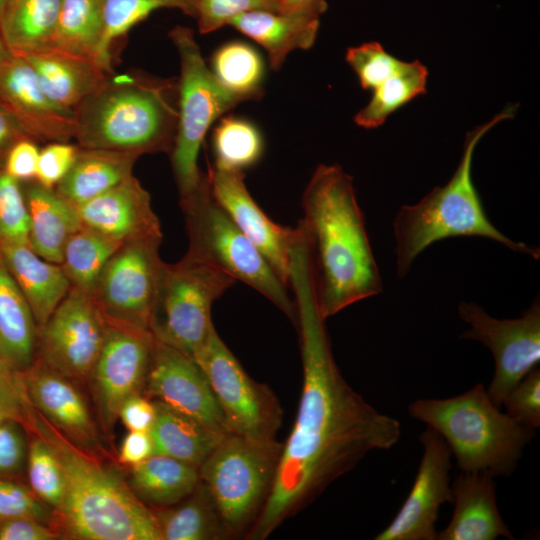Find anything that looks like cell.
I'll list each match as a JSON object with an SVG mask.
<instances>
[{
	"instance_id": "9c48e42d",
	"label": "cell",
	"mask_w": 540,
	"mask_h": 540,
	"mask_svg": "<svg viewBox=\"0 0 540 540\" xmlns=\"http://www.w3.org/2000/svg\"><path fill=\"white\" fill-rule=\"evenodd\" d=\"M235 282L187 255L174 264L164 262L149 330L156 340L193 358L214 328L213 303Z\"/></svg>"
},
{
	"instance_id": "603a6c76",
	"label": "cell",
	"mask_w": 540,
	"mask_h": 540,
	"mask_svg": "<svg viewBox=\"0 0 540 540\" xmlns=\"http://www.w3.org/2000/svg\"><path fill=\"white\" fill-rule=\"evenodd\" d=\"M20 56L32 67L44 92L60 106L73 111L113 74L92 59L53 48Z\"/></svg>"
},
{
	"instance_id": "836d02e7",
	"label": "cell",
	"mask_w": 540,
	"mask_h": 540,
	"mask_svg": "<svg viewBox=\"0 0 540 540\" xmlns=\"http://www.w3.org/2000/svg\"><path fill=\"white\" fill-rule=\"evenodd\" d=\"M428 70L420 61H405L401 69L372 91L368 104L358 111L355 123L365 129L382 126L395 111L426 93Z\"/></svg>"
},
{
	"instance_id": "11a10c76",
	"label": "cell",
	"mask_w": 540,
	"mask_h": 540,
	"mask_svg": "<svg viewBox=\"0 0 540 540\" xmlns=\"http://www.w3.org/2000/svg\"><path fill=\"white\" fill-rule=\"evenodd\" d=\"M11 51L9 50L8 46L6 45L3 36L0 31V64L8 57L10 56Z\"/></svg>"
},
{
	"instance_id": "f6af8a7d",
	"label": "cell",
	"mask_w": 540,
	"mask_h": 540,
	"mask_svg": "<svg viewBox=\"0 0 540 540\" xmlns=\"http://www.w3.org/2000/svg\"><path fill=\"white\" fill-rule=\"evenodd\" d=\"M30 407L22 372L0 358V424L15 420L24 426Z\"/></svg>"
},
{
	"instance_id": "484cf974",
	"label": "cell",
	"mask_w": 540,
	"mask_h": 540,
	"mask_svg": "<svg viewBox=\"0 0 540 540\" xmlns=\"http://www.w3.org/2000/svg\"><path fill=\"white\" fill-rule=\"evenodd\" d=\"M229 25L261 45L267 52L270 67L278 71L291 52L314 45L320 20L256 10L234 17Z\"/></svg>"
},
{
	"instance_id": "d4e9b609",
	"label": "cell",
	"mask_w": 540,
	"mask_h": 540,
	"mask_svg": "<svg viewBox=\"0 0 540 540\" xmlns=\"http://www.w3.org/2000/svg\"><path fill=\"white\" fill-rule=\"evenodd\" d=\"M0 253L39 329L70 291V281L60 264L41 258L28 244L0 246Z\"/></svg>"
},
{
	"instance_id": "2e32d148",
	"label": "cell",
	"mask_w": 540,
	"mask_h": 540,
	"mask_svg": "<svg viewBox=\"0 0 540 540\" xmlns=\"http://www.w3.org/2000/svg\"><path fill=\"white\" fill-rule=\"evenodd\" d=\"M422 458L401 508L375 540H436L440 507L452 503L451 451L444 439L427 427L419 437Z\"/></svg>"
},
{
	"instance_id": "f1b7e54d",
	"label": "cell",
	"mask_w": 540,
	"mask_h": 540,
	"mask_svg": "<svg viewBox=\"0 0 540 540\" xmlns=\"http://www.w3.org/2000/svg\"><path fill=\"white\" fill-rule=\"evenodd\" d=\"M201 482L199 468L164 454L130 467L127 483L147 506L163 508L188 497Z\"/></svg>"
},
{
	"instance_id": "30bf717a",
	"label": "cell",
	"mask_w": 540,
	"mask_h": 540,
	"mask_svg": "<svg viewBox=\"0 0 540 540\" xmlns=\"http://www.w3.org/2000/svg\"><path fill=\"white\" fill-rule=\"evenodd\" d=\"M227 434L199 467L228 534L257 517L272 485L280 450Z\"/></svg>"
},
{
	"instance_id": "7c38bea8",
	"label": "cell",
	"mask_w": 540,
	"mask_h": 540,
	"mask_svg": "<svg viewBox=\"0 0 540 540\" xmlns=\"http://www.w3.org/2000/svg\"><path fill=\"white\" fill-rule=\"evenodd\" d=\"M459 317L469 326L460 335L487 347L495 370L487 393L501 407L505 397L540 362L539 296L515 319H498L474 302H461Z\"/></svg>"
},
{
	"instance_id": "5b68a950",
	"label": "cell",
	"mask_w": 540,
	"mask_h": 540,
	"mask_svg": "<svg viewBox=\"0 0 540 540\" xmlns=\"http://www.w3.org/2000/svg\"><path fill=\"white\" fill-rule=\"evenodd\" d=\"M515 105L506 106L465 137L459 164L450 180L434 187L419 202L404 205L393 220L396 271L404 277L415 259L435 242L460 236L492 240L519 254L539 259L540 251L501 233L489 220L472 177V164L480 140L498 123L511 119Z\"/></svg>"
},
{
	"instance_id": "d6986e66",
	"label": "cell",
	"mask_w": 540,
	"mask_h": 540,
	"mask_svg": "<svg viewBox=\"0 0 540 540\" xmlns=\"http://www.w3.org/2000/svg\"><path fill=\"white\" fill-rule=\"evenodd\" d=\"M206 175L214 198L289 287L290 248L295 228L281 226L265 214L249 193L243 171L209 163Z\"/></svg>"
},
{
	"instance_id": "1f68e13d",
	"label": "cell",
	"mask_w": 540,
	"mask_h": 540,
	"mask_svg": "<svg viewBox=\"0 0 540 540\" xmlns=\"http://www.w3.org/2000/svg\"><path fill=\"white\" fill-rule=\"evenodd\" d=\"M103 33L101 0H62L51 48L92 59L113 72L103 56Z\"/></svg>"
},
{
	"instance_id": "9a60e30c",
	"label": "cell",
	"mask_w": 540,
	"mask_h": 540,
	"mask_svg": "<svg viewBox=\"0 0 540 540\" xmlns=\"http://www.w3.org/2000/svg\"><path fill=\"white\" fill-rule=\"evenodd\" d=\"M154 345L150 330L107 321L105 340L89 379L105 435L112 433L122 403L143 391Z\"/></svg>"
},
{
	"instance_id": "ac0fdd59",
	"label": "cell",
	"mask_w": 540,
	"mask_h": 540,
	"mask_svg": "<svg viewBox=\"0 0 540 540\" xmlns=\"http://www.w3.org/2000/svg\"><path fill=\"white\" fill-rule=\"evenodd\" d=\"M27 397L66 440L91 455L107 454L100 431L77 381L36 358L22 372Z\"/></svg>"
},
{
	"instance_id": "9f6ffc18",
	"label": "cell",
	"mask_w": 540,
	"mask_h": 540,
	"mask_svg": "<svg viewBox=\"0 0 540 540\" xmlns=\"http://www.w3.org/2000/svg\"><path fill=\"white\" fill-rule=\"evenodd\" d=\"M8 0H0V18L3 14V11L5 9V6L7 4Z\"/></svg>"
},
{
	"instance_id": "8992f818",
	"label": "cell",
	"mask_w": 540,
	"mask_h": 540,
	"mask_svg": "<svg viewBox=\"0 0 540 540\" xmlns=\"http://www.w3.org/2000/svg\"><path fill=\"white\" fill-rule=\"evenodd\" d=\"M408 412L444 439L461 472L508 476L535 435L502 413L482 383L450 398L415 400Z\"/></svg>"
},
{
	"instance_id": "e575fe53",
	"label": "cell",
	"mask_w": 540,
	"mask_h": 540,
	"mask_svg": "<svg viewBox=\"0 0 540 540\" xmlns=\"http://www.w3.org/2000/svg\"><path fill=\"white\" fill-rule=\"evenodd\" d=\"M210 69L218 81L243 102L262 97L264 62L251 45L242 41L221 45L211 58Z\"/></svg>"
},
{
	"instance_id": "db71d44e",
	"label": "cell",
	"mask_w": 540,
	"mask_h": 540,
	"mask_svg": "<svg viewBox=\"0 0 540 540\" xmlns=\"http://www.w3.org/2000/svg\"><path fill=\"white\" fill-rule=\"evenodd\" d=\"M280 12L319 19L328 8L326 0H280Z\"/></svg>"
},
{
	"instance_id": "ba28073f",
	"label": "cell",
	"mask_w": 540,
	"mask_h": 540,
	"mask_svg": "<svg viewBox=\"0 0 540 540\" xmlns=\"http://www.w3.org/2000/svg\"><path fill=\"white\" fill-rule=\"evenodd\" d=\"M168 36L180 61L178 123L169 156L181 199L197 191L206 180L198 156L210 127L243 101L227 90L206 65L191 28L176 26Z\"/></svg>"
},
{
	"instance_id": "f5cc1de1",
	"label": "cell",
	"mask_w": 540,
	"mask_h": 540,
	"mask_svg": "<svg viewBox=\"0 0 540 540\" xmlns=\"http://www.w3.org/2000/svg\"><path fill=\"white\" fill-rule=\"evenodd\" d=\"M24 139H31V137L0 102V166H4L11 148Z\"/></svg>"
},
{
	"instance_id": "bcb514c9",
	"label": "cell",
	"mask_w": 540,
	"mask_h": 540,
	"mask_svg": "<svg viewBox=\"0 0 540 540\" xmlns=\"http://www.w3.org/2000/svg\"><path fill=\"white\" fill-rule=\"evenodd\" d=\"M79 146L69 142H50L40 150L36 181L54 189L72 167Z\"/></svg>"
},
{
	"instance_id": "d6a6232c",
	"label": "cell",
	"mask_w": 540,
	"mask_h": 540,
	"mask_svg": "<svg viewBox=\"0 0 540 540\" xmlns=\"http://www.w3.org/2000/svg\"><path fill=\"white\" fill-rule=\"evenodd\" d=\"M152 510L162 540H213L228 534L202 482L182 501Z\"/></svg>"
},
{
	"instance_id": "44dd1931",
	"label": "cell",
	"mask_w": 540,
	"mask_h": 540,
	"mask_svg": "<svg viewBox=\"0 0 540 540\" xmlns=\"http://www.w3.org/2000/svg\"><path fill=\"white\" fill-rule=\"evenodd\" d=\"M82 226L120 243L162 239L148 191L131 175L105 193L75 205Z\"/></svg>"
},
{
	"instance_id": "8d00e7d4",
	"label": "cell",
	"mask_w": 540,
	"mask_h": 540,
	"mask_svg": "<svg viewBox=\"0 0 540 540\" xmlns=\"http://www.w3.org/2000/svg\"><path fill=\"white\" fill-rule=\"evenodd\" d=\"M211 144L215 165L243 172L257 164L264 152L259 129L247 119L232 115L219 120Z\"/></svg>"
},
{
	"instance_id": "74e56055",
	"label": "cell",
	"mask_w": 540,
	"mask_h": 540,
	"mask_svg": "<svg viewBox=\"0 0 540 540\" xmlns=\"http://www.w3.org/2000/svg\"><path fill=\"white\" fill-rule=\"evenodd\" d=\"M104 33L102 52L112 65V46L152 12L162 9H177L190 17H196L197 0H101Z\"/></svg>"
},
{
	"instance_id": "ee69618b",
	"label": "cell",
	"mask_w": 540,
	"mask_h": 540,
	"mask_svg": "<svg viewBox=\"0 0 540 540\" xmlns=\"http://www.w3.org/2000/svg\"><path fill=\"white\" fill-rule=\"evenodd\" d=\"M506 414L518 424L536 430L540 426V370L532 369L505 397Z\"/></svg>"
},
{
	"instance_id": "ffe728a7",
	"label": "cell",
	"mask_w": 540,
	"mask_h": 540,
	"mask_svg": "<svg viewBox=\"0 0 540 540\" xmlns=\"http://www.w3.org/2000/svg\"><path fill=\"white\" fill-rule=\"evenodd\" d=\"M0 102L37 143L74 138V111L53 101L29 63L12 52L0 64Z\"/></svg>"
},
{
	"instance_id": "8fae6325",
	"label": "cell",
	"mask_w": 540,
	"mask_h": 540,
	"mask_svg": "<svg viewBox=\"0 0 540 540\" xmlns=\"http://www.w3.org/2000/svg\"><path fill=\"white\" fill-rule=\"evenodd\" d=\"M222 412L228 434L265 447H279L282 410L275 394L253 380L219 337L215 327L193 356Z\"/></svg>"
},
{
	"instance_id": "4316f807",
	"label": "cell",
	"mask_w": 540,
	"mask_h": 540,
	"mask_svg": "<svg viewBox=\"0 0 540 540\" xmlns=\"http://www.w3.org/2000/svg\"><path fill=\"white\" fill-rule=\"evenodd\" d=\"M138 158L127 152L79 147L72 167L54 190L74 205L87 202L133 175Z\"/></svg>"
},
{
	"instance_id": "f546056e",
	"label": "cell",
	"mask_w": 540,
	"mask_h": 540,
	"mask_svg": "<svg viewBox=\"0 0 540 540\" xmlns=\"http://www.w3.org/2000/svg\"><path fill=\"white\" fill-rule=\"evenodd\" d=\"M154 403L156 419L149 432L155 454H164L199 468L227 435L161 402Z\"/></svg>"
},
{
	"instance_id": "f35d334b",
	"label": "cell",
	"mask_w": 540,
	"mask_h": 540,
	"mask_svg": "<svg viewBox=\"0 0 540 540\" xmlns=\"http://www.w3.org/2000/svg\"><path fill=\"white\" fill-rule=\"evenodd\" d=\"M27 452L28 481L32 492L56 512L62 505L65 478L62 466L48 442L31 432Z\"/></svg>"
},
{
	"instance_id": "f907efd6",
	"label": "cell",
	"mask_w": 540,
	"mask_h": 540,
	"mask_svg": "<svg viewBox=\"0 0 540 540\" xmlns=\"http://www.w3.org/2000/svg\"><path fill=\"white\" fill-rule=\"evenodd\" d=\"M118 419L129 431H150L156 419L155 403L142 393L131 395L120 406Z\"/></svg>"
},
{
	"instance_id": "816d5d0a",
	"label": "cell",
	"mask_w": 540,
	"mask_h": 540,
	"mask_svg": "<svg viewBox=\"0 0 540 540\" xmlns=\"http://www.w3.org/2000/svg\"><path fill=\"white\" fill-rule=\"evenodd\" d=\"M155 454L154 442L149 431H129L123 438L118 459L132 467Z\"/></svg>"
},
{
	"instance_id": "277c9868",
	"label": "cell",
	"mask_w": 540,
	"mask_h": 540,
	"mask_svg": "<svg viewBox=\"0 0 540 540\" xmlns=\"http://www.w3.org/2000/svg\"><path fill=\"white\" fill-rule=\"evenodd\" d=\"M81 148L170 154L178 123V78L140 71L109 77L74 110Z\"/></svg>"
},
{
	"instance_id": "7402d4cb",
	"label": "cell",
	"mask_w": 540,
	"mask_h": 540,
	"mask_svg": "<svg viewBox=\"0 0 540 540\" xmlns=\"http://www.w3.org/2000/svg\"><path fill=\"white\" fill-rule=\"evenodd\" d=\"M494 477L483 472H461L453 481L451 521L437 540L514 539L496 501Z\"/></svg>"
},
{
	"instance_id": "7bdbcfd3",
	"label": "cell",
	"mask_w": 540,
	"mask_h": 540,
	"mask_svg": "<svg viewBox=\"0 0 540 540\" xmlns=\"http://www.w3.org/2000/svg\"><path fill=\"white\" fill-rule=\"evenodd\" d=\"M31 489L8 480L0 479V522L31 517L55 527V514ZM56 528V527H55Z\"/></svg>"
},
{
	"instance_id": "3957f363",
	"label": "cell",
	"mask_w": 540,
	"mask_h": 540,
	"mask_svg": "<svg viewBox=\"0 0 540 540\" xmlns=\"http://www.w3.org/2000/svg\"><path fill=\"white\" fill-rule=\"evenodd\" d=\"M24 426L44 438L64 473L65 493L55 512L63 536L80 540H162L153 513L100 457L66 440L31 405ZM58 530V529H57Z\"/></svg>"
},
{
	"instance_id": "60d3db41",
	"label": "cell",
	"mask_w": 540,
	"mask_h": 540,
	"mask_svg": "<svg viewBox=\"0 0 540 540\" xmlns=\"http://www.w3.org/2000/svg\"><path fill=\"white\" fill-rule=\"evenodd\" d=\"M345 58L361 87L370 91L397 73L405 62L387 52L376 41L348 48Z\"/></svg>"
},
{
	"instance_id": "7a4b0ae2",
	"label": "cell",
	"mask_w": 540,
	"mask_h": 540,
	"mask_svg": "<svg viewBox=\"0 0 540 540\" xmlns=\"http://www.w3.org/2000/svg\"><path fill=\"white\" fill-rule=\"evenodd\" d=\"M317 305L327 318L378 295L383 282L357 202L353 178L338 164H319L302 195Z\"/></svg>"
},
{
	"instance_id": "4fadbf2b",
	"label": "cell",
	"mask_w": 540,
	"mask_h": 540,
	"mask_svg": "<svg viewBox=\"0 0 540 540\" xmlns=\"http://www.w3.org/2000/svg\"><path fill=\"white\" fill-rule=\"evenodd\" d=\"M162 239L123 243L102 269L91 296L106 321L149 330L163 261Z\"/></svg>"
},
{
	"instance_id": "4dcf8cb0",
	"label": "cell",
	"mask_w": 540,
	"mask_h": 540,
	"mask_svg": "<svg viewBox=\"0 0 540 540\" xmlns=\"http://www.w3.org/2000/svg\"><path fill=\"white\" fill-rule=\"evenodd\" d=\"M62 0H8L0 31L9 50L18 55L51 48Z\"/></svg>"
},
{
	"instance_id": "d590c367",
	"label": "cell",
	"mask_w": 540,
	"mask_h": 540,
	"mask_svg": "<svg viewBox=\"0 0 540 540\" xmlns=\"http://www.w3.org/2000/svg\"><path fill=\"white\" fill-rule=\"evenodd\" d=\"M121 245L85 226L72 234L60 264L71 287L91 294L105 264Z\"/></svg>"
},
{
	"instance_id": "b9f144b4",
	"label": "cell",
	"mask_w": 540,
	"mask_h": 540,
	"mask_svg": "<svg viewBox=\"0 0 540 540\" xmlns=\"http://www.w3.org/2000/svg\"><path fill=\"white\" fill-rule=\"evenodd\" d=\"M265 10L280 12V0H197L196 17L201 34L211 33L245 12Z\"/></svg>"
},
{
	"instance_id": "681fc988",
	"label": "cell",
	"mask_w": 540,
	"mask_h": 540,
	"mask_svg": "<svg viewBox=\"0 0 540 540\" xmlns=\"http://www.w3.org/2000/svg\"><path fill=\"white\" fill-rule=\"evenodd\" d=\"M62 536L55 527L31 517L0 522V540H54Z\"/></svg>"
},
{
	"instance_id": "e0dca14e",
	"label": "cell",
	"mask_w": 540,
	"mask_h": 540,
	"mask_svg": "<svg viewBox=\"0 0 540 540\" xmlns=\"http://www.w3.org/2000/svg\"><path fill=\"white\" fill-rule=\"evenodd\" d=\"M143 392L151 400L228 434L220 407L198 363L156 339Z\"/></svg>"
},
{
	"instance_id": "5bb4252c",
	"label": "cell",
	"mask_w": 540,
	"mask_h": 540,
	"mask_svg": "<svg viewBox=\"0 0 540 540\" xmlns=\"http://www.w3.org/2000/svg\"><path fill=\"white\" fill-rule=\"evenodd\" d=\"M107 321L91 294L71 287L38 329L37 357L77 381L87 382L101 352Z\"/></svg>"
},
{
	"instance_id": "cb8c5ba5",
	"label": "cell",
	"mask_w": 540,
	"mask_h": 540,
	"mask_svg": "<svg viewBox=\"0 0 540 540\" xmlns=\"http://www.w3.org/2000/svg\"><path fill=\"white\" fill-rule=\"evenodd\" d=\"M29 216L28 245L41 258L61 264L65 245L82 227L74 204L36 180L22 183Z\"/></svg>"
},
{
	"instance_id": "52a82bcc",
	"label": "cell",
	"mask_w": 540,
	"mask_h": 540,
	"mask_svg": "<svg viewBox=\"0 0 540 540\" xmlns=\"http://www.w3.org/2000/svg\"><path fill=\"white\" fill-rule=\"evenodd\" d=\"M179 203L188 236L185 255L252 287L296 324L288 287L214 198L207 175L201 187Z\"/></svg>"
},
{
	"instance_id": "7dc6e473",
	"label": "cell",
	"mask_w": 540,
	"mask_h": 540,
	"mask_svg": "<svg viewBox=\"0 0 540 540\" xmlns=\"http://www.w3.org/2000/svg\"><path fill=\"white\" fill-rule=\"evenodd\" d=\"M23 425L15 420L0 424V475L18 471L26 456Z\"/></svg>"
},
{
	"instance_id": "c3c4849f",
	"label": "cell",
	"mask_w": 540,
	"mask_h": 540,
	"mask_svg": "<svg viewBox=\"0 0 540 540\" xmlns=\"http://www.w3.org/2000/svg\"><path fill=\"white\" fill-rule=\"evenodd\" d=\"M39 153L37 142L32 139L21 140L9 151L3 167L11 177L20 183L34 181Z\"/></svg>"
},
{
	"instance_id": "6da1fadb",
	"label": "cell",
	"mask_w": 540,
	"mask_h": 540,
	"mask_svg": "<svg viewBox=\"0 0 540 540\" xmlns=\"http://www.w3.org/2000/svg\"><path fill=\"white\" fill-rule=\"evenodd\" d=\"M289 287L295 297L303 386L271 488L248 534L255 540L268 537L366 454L391 449L401 436L400 422L378 412L342 377L317 305L309 252L303 245L291 251Z\"/></svg>"
},
{
	"instance_id": "83f0119b",
	"label": "cell",
	"mask_w": 540,
	"mask_h": 540,
	"mask_svg": "<svg viewBox=\"0 0 540 540\" xmlns=\"http://www.w3.org/2000/svg\"><path fill=\"white\" fill-rule=\"evenodd\" d=\"M38 327L0 253V358L17 371L37 357Z\"/></svg>"
},
{
	"instance_id": "ab89813d",
	"label": "cell",
	"mask_w": 540,
	"mask_h": 540,
	"mask_svg": "<svg viewBox=\"0 0 540 540\" xmlns=\"http://www.w3.org/2000/svg\"><path fill=\"white\" fill-rule=\"evenodd\" d=\"M29 216L22 183L0 166V246L28 244Z\"/></svg>"
}]
</instances>
